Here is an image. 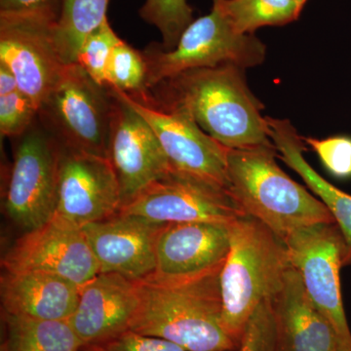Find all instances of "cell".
I'll use <instances>...</instances> for the list:
<instances>
[{"label": "cell", "mask_w": 351, "mask_h": 351, "mask_svg": "<svg viewBox=\"0 0 351 351\" xmlns=\"http://www.w3.org/2000/svg\"><path fill=\"white\" fill-rule=\"evenodd\" d=\"M141 18L154 25L162 36L163 50L174 49L182 32L193 22V9L186 0H145Z\"/></svg>", "instance_id": "26"}, {"label": "cell", "mask_w": 351, "mask_h": 351, "mask_svg": "<svg viewBox=\"0 0 351 351\" xmlns=\"http://www.w3.org/2000/svg\"><path fill=\"white\" fill-rule=\"evenodd\" d=\"M112 90L152 127L172 172L228 191V147L203 131L186 110L144 103Z\"/></svg>", "instance_id": "9"}, {"label": "cell", "mask_w": 351, "mask_h": 351, "mask_svg": "<svg viewBox=\"0 0 351 351\" xmlns=\"http://www.w3.org/2000/svg\"><path fill=\"white\" fill-rule=\"evenodd\" d=\"M4 271H41L68 279L82 287L100 267L82 228L50 219L25 232L2 258Z\"/></svg>", "instance_id": "13"}, {"label": "cell", "mask_w": 351, "mask_h": 351, "mask_svg": "<svg viewBox=\"0 0 351 351\" xmlns=\"http://www.w3.org/2000/svg\"><path fill=\"white\" fill-rule=\"evenodd\" d=\"M218 4L233 29L254 34L260 27L284 25L301 15L302 0H212Z\"/></svg>", "instance_id": "22"}, {"label": "cell", "mask_w": 351, "mask_h": 351, "mask_svg": "<svg viewBox=\"0 0 351 351\" xmlns=\"http://www.w3.org/2000/svg\"><path fill=\"white\" fill-rule=\"evenodd\" d=\"M121 207L119 182L110 159L60 147L54 218L82 230L115 216Z\"/></svg>", "instance_id": "12"}, {"label": "cell", "mask_w": 351, "mask_h": 351, "mask_svg": "<svg viewBox=\"0 0 351 351\" xmlns=\"http://www.w3.org/2000/svg\"><path fill=\"white\" fill-rule=\"evenodd\" d=\"M0 351H80L82 343L69 321L38 320L2 313Z\"/></svg>", "instance_id": "21"}, {"label": "cell", "mask_w": 351, "mask_h": 351, "mask_svg": "<svg viewBox=\"0 0 351 351\" xmlns=\"http://www.w3.org/2000/svg\"><path fill=\"white\" fill-rule=\"evenodd\" d=\"M221 271L184 278L152 274L136 280L138 306L129 330L188 351H237L221 324Z\"/></svg>", "instance_id": "2"}, {"label": "cell", "mask_w": 351, "mask_h": 351, "mask_svg": "<svg viewBox=\"0 0 351 351\" xmlns=\"http://www.w3.org/2000/svg\"><path fill=\"white\" fill-rule=\"evenodd\" d=\"M143 55L149 91L159 83L191 69L226 64L244 69L260 66L265 62L267 47L255 34L235 31L213 2L211 12L193 21L182 32L174 49L165 51L159 44H152Z\"/></svg>", "instance_id": "6"}, {"label": "cell", "mask_w": 351, "mask_h": 351, "mask_svg": "<svg viewBox=\"0 0 351 351\" xmlns=\"http://www.w3.org/2000/svg\"><path fill=\"white\" fill-rule=\"evenodd\" d=\"M304 143L317 154L321 162L335 177H351V138H304Z\"/></svg>", "instance_id": "29"}, {"label": "cell", "mask_w": 351, "mask_h": 351, "mask_svg": "<svg viewBox=\"0 0 351 351\" xmlns=\"http://www.w3.org/2000/svg\"><path fill=\"white\" fill-rule=\"evenodd\" d=\"M15 138L3 206L7 217L25 232L54 217L60 147L38 119Z\"/></svg>", "instance_id": "8"}, {"label": "cell", "mask_w": 351, "mask_h": 351, "mask_svg": "<svg viewBox=\"0 0 351 351\" xmlns=\"http://www.w3.org/2000/svg\"><path fill=\"white\" fill-rule=\"evenodd\" d=\"M107 86L133 98L147 93V64L143 52L121 40L113 49L107 68Z\"/></svg>", "instance_id": "25"}, {"label": "cell", "mask_w": 351, "mask_h": 351, "mask_svg": "<svg viewBox=\"0 0 351 351\" xmlns=\"http://www.w3.org/2000/svg\"><path fill=\"white\" fill-rule=\"evenodd\" d=\"M137 306L136 280L99 274L80 289V302L69 323L83 348L99 346L129 330Z\"/></svg>", "instance_id": "17"}, {"label": "cell", "mask_w": 351, "mask_h": 351, "mask_svg": "<svg viewBox=\"0 0 351 351\" xmlns=\"http://www.w3.org/2000/svg\"><path fill=\"white\" fill-rule=\"evenodd\" d=\"M57 23L32 15L0 14V64L39 108L64 68Z\"/></svg>", "instance_id": "10"}, {"label": "cell", "mask_w": 351, "mask_h": 351, "mask_svg": "<svg viewBox=\"0 0 351 351\" xmlns=\"http://www.w3.org/2000/svg\"><path fill=\"white\" fill-rule=\"evenodd\" d=\"M230 241L219 274L221 324L239 346L254 311L276 297L292 265L283 242L250 216L230 223Z\"/></svg>", "instance_id": "4"}, {"label": "cell", "mask_w": 351, "mask_h": 351, "mask_svg": "<svg viewBox=\"0 0 351 351\" xmlns=\"http://www.w3.org/2000/svg\"><path fill=\"white\" fill-rule=\"evenodd\" d=\"M119 213L157 223L206 221L230 225L247 216L226 189L176 172L152 182L123 205Z\"/></svg>", "instance_id": "11"}, {"label": "cell", "mask_w": 351, "mask_h": 351, "mask_svg": "<svg viewBox=\"0 0 351 351\" xmlns=\"http://www.w3.org/2000/svg\"><path fill=\"white\" fill-rule=\"evenodd\" d=\"M270 140L276 145L280 158L304 180L334 217L346 242L343 267L351 265V195L332 186L307 162L304 152V138L298 134L288 119L267 117Z\"/></svg>", "instance_id": "20"}, {"label": "cell", "mask_w": 351, "mask_h": 351, "mask_svg": "<svg viewBox=\"0 0 351 351\" xmlns=\"http://www.w3.org/2000/svg\"><path fill=\"white\" fill-rule=\"evenodd\" d=\"M276 341L274 309L270 301H265L247 323L237 351H276Z\"/></svg>", "instance_id": "28"}, {"label": "cell", "mask_w": 351, "mask_h": 351, "mask_svg": "<svg viewBox=\"0 0 351 351\" xmlns=\"http://www.w3.org/2000/svg\"><path fill=\"white\" fill-rule=\"evenodd\" d=\"M276 320V351H341L338 337L307 295L294 267L270 301Z\"/></svg>", "instance_id": "18"}, {"label": "cell", "mask_w": 351, "mask_h": 351, "mask_svg": "<svg viewBox=\"0 0 351 351\" xmlns=\"http://www.w3.org/2000/svg\"><path fill=\"white\" fill-rule=\"evenodd\" d=\"M83 348L88 351H188L167 339L145 336L131 330L101 345Z\"/></svg>", "instance_id": "30"}, {"label": "cell", "mask_w": 351, "mask_h": 351, "mask_svg": "<svg viewBox=\"0 0 351 351\" xmlns=\"http://www.w3.org/2000/svg\"><path fill=\"white\" fill-rule=\"evenodd\" d=\"M230 244V225L206 221L165 223L157 239L154 274L184 278L223 269Z\"/></svg>", "instance_id": "16"}, {"label": "cell", "mask_w": 351, "mask_h": 351, "mask_svg": "<svg viewBox=\"0 0 351 351\" xmlns=\"http://www.w3.org/2000/svg\"><path fill=\"white\" fill-rule=\"evenodd\" d=\"M38 119V108L20 89L10 71L0 64V133L2 137L18 138Z\"/></svg>", "instance_id": "24"}, {"label": "cell", "mask_w": 351, "mask_h": 351, "mask_svg": "<svg viewBox=\"0 0 351 351\" xmlns=\"http://www.w3.org/2000/svg\"><path fill=\"white\" fill-rule=\"evenodd\" d=\"M246 69L232 64L184 71L135 100L182 108L228 149L274 145L263 105L252 93Z\"/></svg>", "instance_id": "1"}, {"label": "cell", "mask_w": 351, "mask_h": 351, "mask_svg": "<svg viewBox=\"0 0 351 351\" xmlns=\"http://www.w3.org/2000/svg\"><path fill=\"white\" fill-rule=\"evenodd\" d=\"M163 225L119 213L85 226L82 232L100 274L140 280L156 271L157 239Z\"/></svg>", "instance_id": "15"}, {"label": "cell", "mask_w": 351, "mask_h": 351, "mask_svg": "<svg viewBox=\"0 0 351 351\" xmlns=\"http://www.w3.org/2000/svg\"><path fill=\"white\" fill-rule=\"evenodd\" d=\"M61 0H0V14L32 15L58 22Z\"/></svg>", "instance_id": "31"}, {"label": "cell", "mask_w": 351, "mask_h": 351, "mask_svg": "<svg viewBox=\"0 0 351 351\" xmlns=\"http://www.w3.org/2000/svg\"><path fill=\"white\" fill-rule=\"evenodd\" d=\"M110 0H61L57 43L66 64H75L87 36L107 19Z\"/></svg>", "instance_id": "23"}, {"label": "cell", "mask_w": 351, "mask_h": 351, "mask_svg": "<svg viewBox=\"0 0 351 351\" xmlns=\"http://www.w3.org/2000/svg\"><path fill=\"white\" fill-rule=\"evenodd\" d=\"M112 92L117 106L108 158L119 180L123 206L172 169L149 124L117 92Z\"/></svg>", "instance_id": "14"}, {"label": "cell", "mask_w": 351, "mask_h": 351, "mask_svg": "<svg viewBox=\"0 0 351 351\" xmlns=\"http://www.w3.org/2000/svg\"><path fill=\"white\" fill-rule=\"evenodd\" d=\"M302 1L304 2V3H306V2L307 1V0H302Z\"/></svg>", "instance_id": "33"}, {"label": "cell", "mask_w": 351, "mask_h": 351, "mask_svg": "<svg viewBox=\"0 0 351 351\" xmlns=\"http://www.w3.org/2000/svg\"><path fill=\"white\" fill-rule=\"evenodd\" d=\"M121 40L110 27L107 18L85 39L78 52L76 63L98 84L107 86L108 60L115 46Z\"/></svg>", "instance_id": "27"}, {"label": "cell", "mask_w": 351, "mask_h": 351, "mask_svg": "<svg viewBox=\"0 0 351 351\" xmlns=\"http://www.w3.org/2000/svg\"><path fill=\"white\" fill-rule=\"evenodd\" d=\"M80 351H88V350H84V348H82V350H80Z\"/></svg>", "instance_id": "32"}, {"label": "cell", "mask_w": 351, "mask_h": 351, "mask_svg": "<svg viewBox=\"0 0 351 351\" xmlns=\"http://www.w3.org/2000/svg\"><path fill=\"white\" fill-rule=\"evenodd\" d=\"M276 145L228 149V193L247 216L282 241L297 228L334 223L326 205L295 182L276 163Z\"/></svg>", "instance_id": "3"}, {"label": "cell", "mask_w": 351, "mask_h": 351, "mask_svg": "<svg viewBox=\"0 0 351 351\" xmlns=\"http://www.w3.org/2000/svg\"><path fill=\"white\" fill-rule=\"evenodd\" d=\"M117 97L77 63L64 68L38 108V120L60 147L108 158Z\"/></svg>", "instance_id": "5"}, {"label": "cell", "mask_w": 351, "mask_h": 351, "mask_svg": "<svg viewBox=\"0 0 351 351\" xmlns=\"http://www.w3.org/2000/svg\"><path fill=\"white\" fill-rule=\"evenodd\" d=\"M282 242L307 295L336 332L339 350L351 351V332L339 279L346 242L339 226L321 223L302 226L289 233Z\"/></svg>", "instance_id": "7"}, {"label": "cell", "mask_w": 351, "mask_h": 351, "mask_svg": "<svg viewBox=\"0 0 351 351\" xmlns=\"http://www.w3.org/2000/svg\"><path fill=\"white\" fill-rule=\"evenodd\" d=\"M80 286L41 271H4L0 282L2 313L38 320L69 321L75 313Z\"/></svg>", "instance_id": "19"}]
</instances>
